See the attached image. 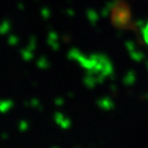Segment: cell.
I'll use <instances>...</instances> for the list:
<instances>
[{"instance_id":"cell-1","label":"cell","mask_w":148,"mask_h":148,"mask_svg":"<svg viewBox=\"0 0 148 148\" xmlns=\"http://www.w3.org/2000/svg\"><path fill=\"white\" fill-rule=\"evenodd\" d=\"M111 21L115 27L119 29H131L133 18L131 7L125 0H116L111 9Z\"/></svg>"},{"instance_id":"cell-2","label":"cell","mask_w":148,"mask_h":148,"mask_svg":"<svg viewBox=\"0 0 148 148\" xmlns=\"http://www.w3.org/2000/svg\"><path fill=\"white\" fill-rule=\"evenodd\" d=\"M143 36H144V39H145L146 43L148 44V23L146 24L145 28H144V31H143Z\"/></svg>"}]
</instances>
